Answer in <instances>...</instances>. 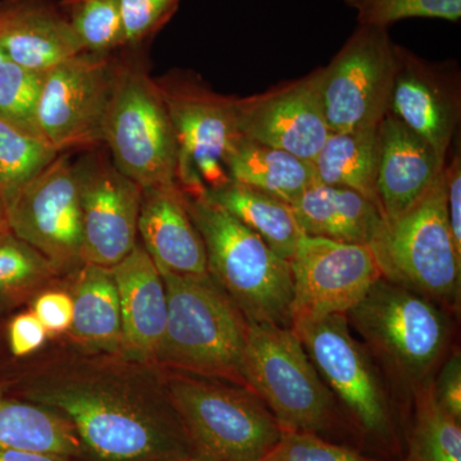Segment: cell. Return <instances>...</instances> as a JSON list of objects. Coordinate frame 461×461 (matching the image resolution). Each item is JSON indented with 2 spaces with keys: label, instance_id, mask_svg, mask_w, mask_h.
I'll list each match as a JSON object with an SVG mask.
<instances>
[{
  "label": "cell",
  "instance_id": "39",
  "mask_svg": "<svg viewBox=\"0 0 461 461\" xmlns=\"http://www.w3.org/2000/svg\"><path fill=\"white\" fill-rule=\"evenodd\" d=\"M446 206L448 226L455 249L461 256V158L460 150L455 151L450 162L446 160L444 168Z\"/></svg>",
  "mask_w": 461,
  "mask_h": 461
},
{
  "label": "cell",
  "instance_id": "24",
  "mask_svg": "<svg viewBox=\"0 0 461 461\" xmlns=\"http://www.w3.org/2000/svg\"><path fill=\"white\" fill-rule=\"evenodd\" d=\"M0 447L39 451L85 461L77 433L62 415L9 393L0 379Z\"/></svg>",
  "mask_w": 461,
  "mask_h": 461
},
{
  "label": "cell",
  "instance_id": "35",
  "mask_svg": "<svg viewBox=\"0 0 461 461\" xmlns=\"http://www.w3.org/2000/svg\"><path fill=\"white\" fill-rule=\"evenodd\" d=\"M180 0H120L123 48H136L168 23Z\"/></svg>",
  "mask_w": 461,
  "mask_h": 461
},
{
  "label": "cell",
  "instance_id": "34",
  "mask_svg": "<svg viewBox=\"0 0 461 461\" xmlns=\"http://www.w3.org/2000/svg\"><path fill=\"white\" fill-rule=\"evenodd\" d=\"M260 461H390L375 459L353 448L330 444L317 433L282 429L275 447Z\"/></svg>",
  "mask_w": 461,
  "mask_h": 461
},
{
  "label": "cell",
  "instance_id": "17",
  "mask_svg": "<svg viewBox=\"0 0 461 461\" xmlns=\"http://www.w3.org/2000/svg\"><path fill=\"white\" fill-rule=\"evenodd\" d=\"M396 75L388 113L423 138L442 159L460 122L456 77L396 44Z\"/></svg>",
  "mask_w": 461,
  "mask_h": 461
},
{
  "label": "cell",
  "instance_id": "15",
  "mask_svg": "<svg viewBox=\"0 0 461 461\" xmlns=\"http://www.w3.org/2000/svg\"><path fill=\"white\" fill-rule=\"evenodd\" d=\"M291 321L348 314L382 277L369 245L303 235L290 260Z\"/></svg>",
  "mask_w": 461,
  "mask_h": 461
},
{
  "label": "cell",
  "instance_id": "6",
  "mask_svg": "<svg viewBox=\"0 0 461 461\" xmlns=\"http://www.w3.org/2000/svg\"><path fill=\"white\" fill-rule=\"evenodd\" d=\"M369 247L382 277L432 302L459 308L461 256L448 226L444 171L405 213L384 220Z\"/></svg>",
  "mask_w": 461,
  "mask_h": 461
},
{
  "label": "cell",
  "instance_id": "29",
  "mask_svg": "<svg viewBox=\"0 0 461 461\" xmlns=\"http://www.w3.org/2000/svg\"><path fill=\"white\" fill-rule=\"evenodd\" d=\"M402 461H461L460 421L438 405L429 382L417 388L414 424Z\"/></svg>",
  "mask_w": 461,
  "mask_h": 461
},
{
  "label": "cell",
  "instance_id": "25",
  "mask_svg": "<svg viewBox=\"0 0 461 461\" xmlns=\"http://www.w3.org/2000/svg\"><path fill=\"white\" fill-rule=\"evenodd\" d=\"M230 180L271 194L288 204L315 182L311 162L240 135L226 157Z\"/></svg>",
  "mask_w": 461,
  "mask_h": 461
},
{
  "label": "cell",
  "instance_id": "40",
  "mask_svg": "<svg viewBox=\"0 0 461 461\" xmlns=\"http://www.w3.org/2000/svg\"><path fill=\"white\" fill-rule=\"evenodd\" d=\"M0 461H77L59 455L0 447Z\"/></svg>",
  "mask_w": 461,
  "mask_h": 461
},
{
  "label": "cell",
  "instance_id": "18",
  "mask_svg": "<svg viewBox=\"0 0 461 461\" xmlns=\"http://www.w3.org/2000/svg\"><path fill=\"white\" fill-rule=\"evenodd\" d=\"M378 136V206L384 220L393 221L430 189L446 160L393 114L381 121Z\"/></svg>",
  "mask_w": 461,
  "mask_h": 461
},
{
  "label": "cell",
  "instance_id": "43",
  "mask_svg": "<svg viewBox=\"0 0 461 461\" xmlns=\"http://www.w3.org/2000/svg\"><path fill=\"white\" fill-rule=\"evenodd\" d=\"M5 60H7V57H5V51H3L2 47H0V63L5 62Z\"/></svg>",
  "mask_w": 461,
  "mask_h": 461
},
{
  "label": "cell",
  "instance_id": "10",
  "mask_svg": "<svg viewBox=\"0 0 461 461\" xmlns=\"http://www.w3.org/2000/svg\"><path fill=\"white\" fill-rule=\"evenodd\" d=\"M396 44L387 29L357 25L329 66L320 91L330 132L378 126L390 109Z\"/></svg>",
  "mask_w": 461,
  "mask_h": 461
},
{
  "label": "cell",
  "instance_id": "3",
  "mask_svg": "<svg viewBox=\"0 0 461 461\" xmlns=\"http://www.w3.org/2000/svg\"><path fill=\"white\" fill-rule=\"evenodd\" d=\"M182 194L204 242L208 275L215 284L249 321L291 327L294 281L290 262L205 194Z\"/></svg>",
  "mask_w": 461,
  "mask_h": 461
},
{
  "label": "cell",
  "instance_id": "26",
  "mask_svg": "<svg viewBox=\"0 0 461 461\" xmlns=\"http://www.w3.org/2000/svg\"><path fill=\"white\" fill-rule=\"evenodd\" d=\"M205 196L253 230L277 256L293 259L304 233L288 203L232 180L206 191Z\"/></svg>",
  "mask_w": 461,
  "mask_h": 461
},
{
  "label": "cell",
  "instance_id": "5",
  "mask_svg": "<svg viewBox=\"0 0 461 461\" xmlns=\"http://www.w3.org/2000/svg\"><path fill=\"white\" fill-rule=\"evenodd\" d=\"M346 317L393 375L415 388L427 382L450 342V321L435 302L384 277Z\"/></svg>",
  "mask_w": 461,
  "mask_h": 461
},
{
  "label": "cell",
  "instance_id": "32",
  "mask_svg": "<svg viewBox=\"0 0 461 461\" xmlns=\"http://www.w3.org/2000/svg\"><path fill=\"white\" fill-rule=\"evenodd\" d=\"M44 72L30 71L5 60L0 63V122L44 140L38 109Z\"/></svg>",
  "mask_w": 461,
  "mask_h": 461
},
{
  "label": "cell",
  "instance_id": "33",
  "mask_svg": "<svg viewBox=\"0 0 461 461\" xmlns=\"http://www.w3.org/2000/svg\"><path fill=\"white\" fill-rule=\"evenodd\" d=\"M357 12L362 26L388 29L409 18H435L457 23L461 18V0H344Z\"/></svg>",
  "mask_w": 461,
  "mask_h": 461
},
{
  "label": "cell",
  "instance_id": "9",
  "mask_svg": "<svg viewBox=\"0 0 461 461\" xmlns=\"http://www.w3.org/2000/svg\"><path fill=\"white\" fill-rule=\"evenodd\" d=\"M177 142V186L204 195L230 181L227 154L241 133L235 98L215 93L199 77L172 74L156 80Z\"/></svg>",
  "mask_w": 461,
  "mask_h": 461
},
{
  "label": "cell",
  "instance_id": "42",
  "mask_svg": "<svg viewBox=\"0 0 461 461\" xmlns=\"http://www.w3.org/2000/svg\"><path fill=\"white\" fill-rule=\"evenodd\" d=\"M166 461H213L206 459V457L200 456V455H193V456L181 457V459H172Z\"/></svg>",
  "mask_w": 461,
  "mask_h": 461
},
{
  "label": "cell",
  "instance_id": "30",
  "mask_svg": "<svg viewBox=\"0 0 461 461\" xmlns=\"http://www.w3.org/2000/svg\"><path fill=\"white\" fill-rule=\"evenodd\" d=\"M56 149L0 122V198L7 206L57 159Z\"/></svg>",
  "mask_w": 461,
  "mask_h": 461
},
{
  "label": "cell",
  "instance_id": "37",
  "mask_svg": "<svg viewBox=\"0 0 461 461\" xmlns=\"http://www.w3.org/2000/svg\"><path fill=\"white\" fill-rule=\"evenodd\" d=\"M32 312L50 335L67 332L71 326L74 304L69 294L63 291H42L33 297Z\"/></svg>",
  "mask_w": 461,
  "mask_h": 461
},
{
  "label": "cell",
  "instance_id": "41",
  "mask_svg": "<svg viewBox=\"0 0 461 461\" xmlns=\"http://www.w3.org/2000/svg\"><path fill=\"white\" fill-rule=\"evenodd\" d=\"M8 229V211L3 199L0 198V230Z\"/></svg>",
  "mask_w": 461,
  "mask_h": 461
},
{
  "label": "cell",
  "instance_id": "19",
  "mask_svg": "<svg viewBox=\"0 0 461 461\" xmlns=\"http://www.w3.org/2000/svg\"><path fill=\"white\" fill-rule=\"evenodd\" d=\"M111 269L122 318L121 355L135 362L156 364L168 314L162 275L140 241Z\"/></svg>",
  "mask_w": 461,
  "mask_h": 461
},
{
  "label": "cell",
  "instance_id": "2",
  "mask_svg": "<svg viewBox=\"0 0 461 461\" xmlns=\"http://www.w3.org/2000/svg\"><path fill=\"white\" fill-rule=\"evenodd\" d=\"M167 291L165 335L154 363L167 371L244 386L249 321L209 275L159 271Z\"/></svg>",
  "mask_w": 461,
  "mask_h": 461
},
{
  "label": "cell",
  "instance_id": "27",
  "mask_svg": "<svg viewBox=\"0 0 461 461\" xmlns=\"http://www.w3.org/2000/svg\"><path fill=\"white\" fill-rule=\"evenodd\" d=\"M378 126L330 132L312 162L315 182L357 191L378 205Z\"/></svg>",
  "mask_w": 461,
  "mask_h": 461
},
{
  "label": "cell",
  "instance_id": "1",
  "mask_svg": "<svg viewBox=\"0 0 461 461\" xmlns=\"http://www.w3.org/2000/svg\"><path fill=\"white\" fill-rule=\"evenodd\" d=\"M17 379L9 393L74 426L86 461H166L195 454L157 364L90 354Z\"/></svg>",
  "mask_w": 461,
  "mask_h": 461
},
{
  "label": "cell",
  "instance_id": "23",
  "mask_svg": "<svg viewBox=\"0 0 461 461\" xmlns=\"http://www.w3.org/2000/svg\"><path fill=\"white\" fill-rule=\"evenodd\" d=\"M74 276L69 338L85 353L121 355L122 318L112 269L85 263Z\"/></svg>",
  "mask_w": 461,
  "mask_h": 461
},
{
  "label": "cell",
  "instance_id": "7",
  "mask_svg": "<svg viewBox=\"0 0 461 461\" xmlns=\"http://www.w3.org/2000/svg\"><path fill=\"white\" fill-rule=\"evenodd\" d=\"M114 166L149 186L177 184V142L156 80L136 59L115 62L103 130Z\"/></svg>",
  "mask_w": 461,
  "mask_h": 461
},
{
  "label": "cell",
  "instance_id": "8",
  "mask_svg": "<svg viewBox=\"0 0 461 461\" xmlns=\"http://www.w3.org/2000/svg\"><path fill=\"white\" fill-rule=\"evenodd\" d=\"M241 375L282 429L318 435L332 426V393L291 327L249 321Z\"/></svg>",
  "mask_w": 461,
  "mask_h": 461
},
{
  "label": "cell",
  "instance_id": "14",
  "mask_svg": "<svg viewBox=\"0 0 461 461\" xmlns=\"http://www.w3.org/2000/svg\"><path fill=\"white\" fill-rule=\"evenodd\" d=\"M83 215L84 263L112 268L138 244L142 187L123 175L104 151L75 160Z\"/></svg>",
  "mask_w": 461,
  "mask_h": 461
},
{
  "label": "cell",
  "instance_id": "4",
  "mask_svg": "<svg viewBox=\"0 0 461 461\" xmlns=\"http://www.w3.org/2000/svg\"><path fill=\"white\" fill-rule=\"evenodd\" d=\"M163 371L196 455L213 461H260L277 444L280 423L247 387Z\"/></svg>",
  "mask_w": 461,
  "mask_h": 461
},
{
  "label": "cell",
  "instance_id": "13",
  "mask_svg": "<svg viewBox=\"0 0 461 461\" xmlns=\"http://www.w3.org/2000/svg\"><path fill=\"white\" fill-rule=\"evenodd\" d=\"M8 227L38 250L59 277L84 266L80 195L68 154L60 153L9 205Z\"/></svg>",
  "mask_w": 461,
  "mask_h": 461
},
{
  "label": "cell",
  "instance_id": "28",
  "mask_svg": "<svg viewBox=\"0 0 461 461\" xmlns=\"http://www.w3.org/2000/svg\"><path fill=\"white\" fill-rule=\"evenodd\" d=\"M57 277L56 269L38 250L9 227L0 230V314L25 304Z\"/></svg>",
  "mask_w": 461,
  "mask_h": 461
},
{
  "label": "cell",
  "instance_id": "16",
  "mask_svg": "<svg viewBox=\"0 0 461 461\" xmlns=\"http://www.w3.org/2000/svg\"><path fill=\"white\" fill-rule=\"evenodd\" d=\"M321 68L248 98H235L239 132L249 140L313 162L329 138L320 91Z\"/></svg>",
  "mask_w": 461,
  "mask_h": 461
},
{
  "label": "cell",
  "instance_id": "22",
  "mask_svg": "<svg viewBox=\"0 0 461 461\" xmlns=\"http://www.w3.org/2000/svg\"><path fill=\"white\" fill-rule=\"evenodd\" d=\"M304 235L371 245L384 223L378 205L357 191L314 182L291 204Z\"/></svg>",
  "mask_w": 461,
  "mask_h": 461
},
{
  "label": "cell",
  "instance_id": "11",
  "mask_svg": "<svg viewBox=\"0 0 461 461\" xmlns=\"http://www.w3.org/2000/svg\"><path fill=\"white\" fill-rule=\"evenodd\" d=\"M291 329L357 426L373 438L393 444L395 430L386 395L346 314L299 318L291 321Z\"/></svg>",
  "mask_w": 461,
  "mask_h": 461
},
{
  "label": "cell",
  "instance_id": "12",
  "mask_svg": "<svg viewBox=\"0 0 461 461\" xmlns=\"http://www.w3.org/2000/svg\"><path fill=\"white\" fill-rule=\"evenodd\" d=\"M115 62L111 53L83 51L44 72L39 127L58 153L102 144Z\"/></svg>",
  "mask_w": 461,
  "mask_h": 461
},
{
  "label": "cell",
  "instance_id": "36",
  "mask_svg": "<svg viewBox=\"0 0 461 461\" xmlns=\"http://www.w3.org/2000/svg\"><path fill=\"white\" fill-rule=\"evenodd\" d=\"M50 338L32 311L18 313L8 321L7 344L14 357H26L41 350Z\"/></svg>",
  "mask_w": 461,
  "mask_h": 461
},
{
  "label": "cell",
  "instance_id": "20",
  "mask_svg": "<svg viewBox=\"0 0 461 461\" xmlns=\"http://www.w3.org/2000/svg\"><path fill=\"white\" fill-rule=\"evenodd\" d=\"M0 47L8 60L35 72L85 51L50 0H0Z\"/></svg>",
  "mask_w": 461,
  "mask_h": 461
},
{
  "label": "cell",
  "instance_id": "31",
  "mask_svg": "<svg viewBox=\"0 0 461 461\" xmlns=\"http://www.w3.org/2000/svg\"><path fill=\"white\" fill-rule=\"evenodd\" d=\"M59 8L85 51L108 54L123 48L120 0H62Z\"/></svg>",
  "mask_w": 461,
  "mask_h": 461
},
{
  "label": "cell",
  "instance_id": "38",
  "mask_svg": "<svg viewBox=\"0 0 461 461\" xmlns=\"http://www.w3.org/2000/svg\"><path fill=\"white\" fill-rule=\"evenodd\" d=\"M436 402L447 414L461 421V357L460 351H454L442 366L432 384Z\"/></svg>",
  "mask_w": 461,
  "mask_h": 461
},
{
  "label": "cell",
  "instance_id": "21",
  "mask_svg": "<svg viewBox=\"0 0 461 461\" xmlns=\"http://www.w3.org/2000/svg\"><path fill=\"white\" fill-rule=\"evenodd\" d=\"M138 235L159 271L208 275L204 242L177 184L142 189Z\"/></svg>",
  "mask_w": 461,
  "mask_h": 461
}]
</instances>
